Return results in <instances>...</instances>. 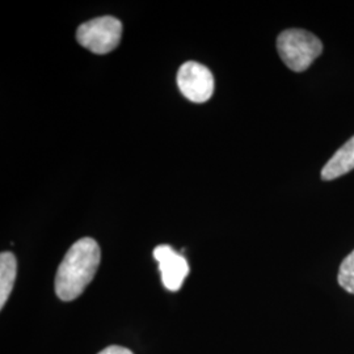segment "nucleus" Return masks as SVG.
Segmentation results:
<instances>
[{"label": "nucleus", "instance_id": "nucleus-1", "mask_svg": "<svg viewBox=\"0 0 354 354\" xmlns=\"http://www.w3.org/2000/svg\"><path fill=\"white\" fill-rule=\"evenodd\" d=\"M102 261L97 241L83 238L71 245L64 254L55 274V294L64 301H74L92 282Z\"/></svg>", "mask_w": 354, "mask_h": 354}, {"label": "nucleus", "instance_id": "nucleus-2", "mask_svg": "<svg viewBox=\"0 0 354 354\" xmlns=\"http://www.w3.org/2000/svg\"><path fill=\"white\" fill-rule=\"evenodd\" d=\"M277 51L291 71L304 73L323 53V44L304 29H286L277 37Z\"/></svg>", "mask_w": 354, "mask_h": 354}, {"label": "nucleus", "instance_id": "nucleus-3", "mask_svg": "<svg viewBox=\"0 0 354 354\" xmlns=\"http://www.w3.org/2000/svg\"><path fill=\"white\" fill-rule=\"evenodd\" d=\"M122 36V24L112 16H102L82 24L76 30V41L95 54L113 51Z\"/></svg>", "mask_w": 354, "mask_h": 354}, {"label": "nucleus", "instance_id": "nucleus-4", "mask_svg": "<svg viewBox=\"0 0 354 354\" xmlns=\"http://www.w3.org/2000/svg\"><path fill=\"white\" fill-rule=\"evenodd\" d=\"M177 86L188 100L200 104L213 96L214 76L206 66L190 61L180 67Z\"/></svg>", "mask_w": 354, "mask_h": 354}, {"label": "nucleus", "instance_id": "nucleus-5", "mask_svg": "<svg viewBox=\"0 0 354 354\" xmlns=\"http://www.w3.org/2000/svg\"><path fill=\"white\" fill-rule=\"evenodd\" d=\"M153 257L159 263L162 282L169 291L180 290L187 276L189 266L184 256L177 253L171 245H158L153 250Z\"/></svg>", "mask_w": 354, "mask_h": 354}, {"label": "nucleus", "instance_id": "nucleus-6", "mask_svg": "<svg viewBox=\"0 0 354 354\" xmlns=\"http://www.w3.org/2000/svg\"><path fill=\"white\" fill-rule=\"evenodd\" d=\"M354 169V136L335 152V155L323 167L320 177L324 181H332L346 175Z\"/></svg>", "mask_w": 354, "mask_h": 354}, {"label": "nucleus", "instance_id": "nucleus-7", "mask_svg": "<svg viewBox=\"0 0 354 354\" xmlns=\"http://www.w3.org/2000/svg\"><path fill=\"white\" fill-rule=\"evenodd\" d=\"M17 274V261L11 252L0 254V308L7 304Z\"/></svg>", "mask_w": 354, "mask_h": 354}, {"label": "nucleus", "instance_id": "nucleus-8", "mask_svg": "<svg viewBox=\"0 0 354 354\" xmlns=\"http://www.w3.org/2000/svg\"><path fill=\"white\" fill-rule=\"evenodd\" d=\"M337 279L344 290L354 294V251L344 259L339 269Z\"/></svg>", "mask_w": 354, "mask_h": 354}, {"label": "nucleus", "instance_id": "nucleus-9", "mask_svg": "<svg viewBox=\"0 0 354 354\" xmlns=\"http://www.w3.org/2000/svg\"><path fill=\"white\" fill-rule=\"evenodd\" d=\"M97 354H133L131 351H129L124 346H118V345H112V346H108L105 348L104 351H102L100 353Z\"/></svg>", "mask_w": 354, "mask_h": 354}]
</instances>
